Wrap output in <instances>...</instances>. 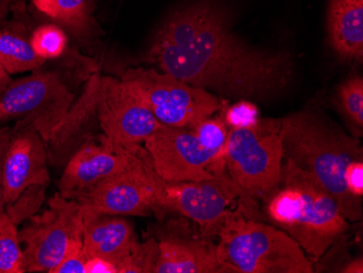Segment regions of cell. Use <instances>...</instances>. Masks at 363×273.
<instances>
[{"label":"cell","mask_w":363,"mask_h":273,"mask_svg":"<svg viewBox=\"0 0 363 273\" xmlns=\"http://www.w3.org/2000/svg\"><path fill=\"white\" fill-rule=\"evenodd\" d=\"M147 61L191 87L238 101L277 97L293 77L289 52L242 42L223 13L208 3L173 13L157 32Z\"/></svg>","instance_id":"6da1fadb"},{"label":"cell","mask_w":363,"mask_h":273,"mask_svg":"<svg viewBox=\"0 0 363 273\" xmlns=\"http://www.w3.org/2000/svg\"><path fill=\"white\" fill-rule=\"evenodd\" d=\"M283 159L307 171L334 197L348 221L362 219V203L345 187V167L363 158L360 140L350 135L315 106L279 118Z\"/></svg>","instance_id":"7a4b0ae2"},{"label":"cell","mask_w":363,"mask_h":273,"mask_svg":"<svg viewBox=\"0 0 363 273\" xmlns=\"http://www.w3.org/2000/svg\"><path fill=\"white\" fill-rule=\"evenodd\" d=\"M277 189L264 201V213L312 260H320L350 229L337 203L309 172L283 159Z\"/></svg>","instance_id":"3957f363"},{"label":"cell","mask_w":363,"mask_h":273,"mask_svg":"<svg viewBox=\"0 0 363 273\" xmlns=\"http://www.w3.org/2000/svg\"><path fill=\"white\" fill-rule=\"evenodd\" d=\"M218 254L234 273H313L315 268L303 248L283 230L246 217L240 203L218 235Z\"/></svg>","instance_id":"277c9868"},{"label":"cell","mask_w":363,"mask_h":273,"mask_svg":"<svg viewBox=\"0 0 363 273\" xmlns=\"http://www.w3.org/2000/svg\"><path fill=\"white\" fill-rule=\"evenodd\" d=\"M136 154L144 162L154 189L155 213H179L191 220L203 236L210 238L218 235L224 220L233 213L228 207L236 199H240V203L256 215V204L244 196L226 170L209 180L169 182L155 172L144 147L140 146Z\"/></svg>","instance_id":"5b68a950"},{"label":"cell","mask_w":363,"mask_h":273,"mask_svg":"<svg viewBox=\"0 0 363 273\" xmlns=\"http://www.w3.org/2000/svg\"><path fill=\"white\" fill-rule=\"evenodd\" d=\"M224 162L247 199L269 196L279 185L283 164L279 119L259 118L252 126L230 128Z\"/></svg>","instance_id":"8992f818"},{"label":"cell","mask_w":363,"mask_h":273,"mask_svg":"<svg viewBox=\"0 0 363 273\" xmlns=\"http://www.w3.org/2000/svg\"><path fill=\"white\" fill-rule=\"evenodd\" d=\"M121 79L133 85L160 123L191 128L226 107L225 101L155 69L130 68Z\"/></svg>","instance_id":"52a82bcc"},{"label":"cell","mask_w":363,"mask_h":273,"mask_svg":"<svg viewBox=\"0 0 363 273\" xmlns=\"http://www.w3.org/2000/svg\"><path fill=\"white\" fill-rule=\"evenodd\" d=\"M74 101L59 73L38 69L0 93V123L30 119L47 142Z\"/></svg>","instance_id":"ba28073f"},{"label":"cell","mask_w":363,"mask_h":273,"mask_svg":"<svg viewBox=\"0 0 363 273\" xmlns=\"http://www.w3.org/2000/svg\"><path fill=\"white\" fill-rule=\"evenodd\" d=\"M79 236H83L81 206L58 191L48 207L32 216L19 231L26 272L52 273L71 240Z\"/></svg>","instance_id":"9c48e42d"},{"label":"cell","mask_w":363,"mask_h":273,"mask_svg":"<svg viewBox=\"0 0 363 273\" xmlns=\"http://www.w3.org/2000/svg\"><path fill=\"white\" fill-rule=\"evenodd\" d=\"M97 116L101 135L116 150L136 154L160 122L135 87L124 79L101 77Z\"/></svg>","instance_id":"30bf717a"},{"label":"cell","mask_w":363,"mask_h":273,"mask_svg":"<svg viewBox=\"0 0 363 273\" xmlns=\"http://www.w3.org/2000/svg\"><path fill=\"white\" fill-rule=\"evenodd\" d=\"M144 148L155 172L169 182L209 180L226 170L224 155L207 150L191 128L161 124Z\"/></svg>","instance_id":"8fae6325"},{"label":"cell","mask_w":363,"mask_h":273,"mask_svg":"<svg viewBox=\"0 0 363 273\" xmlns=\"http://www.w3.org/2000/svg\"><path fill=\"white\" fill-rule=\"evenodd\" d=\"M74 201L83 213L96 215L143 217L156 209L150 175L138 154L124 170L104 179Z\"/></svg>","instance_id":"7c38bea8"},{"label":"cell","mask_w":363,"mask_h":273,"mask_svg":"<svg viewBox=\"0 0 363 273\" xmlns=\"http://www.w3.org/2000/svg\"><path fill=\"white\" fill-rule=\"evenodd\" d=\"M159 247L154 273H234L220 260L213 238L203 236L191 220H169L156 230Z\"/></svg>","instance_id":"4fadbf2b"},{"label":"cell","mask_w":363,"mask_h":273,"mask_svg":"<svg viewBox=\"0 0 363 273\" xmlns=\"http://www.w3.org/2000/svg\"><path fill=\"white\" fill-rule=\"evenodd\" d=\"M49 180L46 142L30 119L16 120L11 126L4 156L5 207L13 203L28 187L47 186Z\"/></svg>","instance_id":"5bb4252c"},{"label":"cell","mask_w":363,"mask_h":273,"mask_svg":"<svg viewBox=\"0 0 363 273\" xmlns=\"http://www.w3.org/2000/svg\"><path fill=\"white\" fill-rule=\"evenodd\" d=\"M101 73L96 71L87 79L79 99L73 101L67 115L46 142L48 165L61 168L86 143L97 138L98 89Z\"/></svg>","instance_id":"9a60e30c"},{"label":"cell","mask_w":363,"mask_h":273,"mask_svg":"<svg viewBox=\"0 0 363 273\" xmlns=\"http://www.w3.org/2000/svg\"><path fill=\"white\" fill-rule=\"evenodd\" d=\"M133 155L112 147L99 134L82 146L63 167L59 193L65 199H77L104 179L124 170Z\"/></svg>","instance_id":"2e32d148"},{"label":"cell","mask_w":363,"mask_h":273,"mask_svg":"<svg viewBox=\"0 0 363 273\" xmlns=\"http://www.w3.org/2000/svg\"><path fill=\"white\" fill-rule=\"evenodd\" d=\"M82 220L83 247L86 257H103L118 267L120 260L138 242L133 223L124 216L96 215L82 211Z\"/></svg>","instance_id":"e0dca14e"},{"label":"cell","mask_w":363,"mask_h":273,"mask_svg":"<svg viewBox=\"0 0 363 273\" xmlns=\"http://www.w3.org/2000/svg\"><path fill=\"white\" fill-rule=\"evenodd\" d=\"M328 35L332 48L346 60H363V0H330Z\"/></svg>","instance_id":"ac0fdd59"},{"label":"cell","mask_w":363,"mask_h":273,"mask_svg":"<svg viewBox=\"0 0 363 273\" xmlns=\"http://www.w3.org/2000/svg\"><path fill=\"white\" fill-rule=\"evenodd\" d=\"M40 59L30 46V36L21 24H0V68L9 75L42 68Z\"/></svg>","instance_id":"d6986e66"},{"label":"cell","mask_w":363,"mask_h":273,"mask_svg":"<svg viewBox=\"0 0 363 273\" xmlns=\"http://www.w3.org/2000/svg\"><path fill=\"white\" fill-rule=\"evenodd\" d=\"M38 11L71 30L77 38H87L93 30L89 0H30Z\"/></svg>","instance_id":"ffe728a7"},{"label":"cell","mask_w":363,"mask_h":273,"mask_svg":"<svg viewBox=\"0 0 363 273\" xmlns=\"http://www.w3.org/2000/svg\"><path fill=\"white\" fill-rule=\"evenodd\" d=\"M23 250L18 225L6 211L0 213V273H24Z\"/></svg>","instance_id":"44dd1931"},{"label":"cell","mask_w":363,"mask_h":273,"mask_svg":"<svg viewBox=\"0 0 363 273\" xmlns=\"http://www.w3.org/2000/svg\"><path fill=\"white\" fill-rule=\"evenodd\" d=\"M33 50L43 60H52L62 56L68 46V36L57 24H43L30 36Z\"/></svg>","instance_id":"7402d4cb"},{"label":"cell","mask_w":363,"mask_h":273,"mask_svg":"<svg viewBox=\"0 0 363 273\" xmlns=\"http://www.w3.org/2000/svg\"><path fill=\"white\" fill-rule=\"evenodd\" d=\"M159 247L156 238L136 242L130 252L118 264V273H154L158 262Z\"/></svg>","instance_id":"603a6c76"},{"label":"cell","mask_w":363,"mask_h":273,"mask_svg":"<svg viewBox=\"0 0 363 273\" xmlns=\"http://www.w3.org/2000/svg\"><path fill=\"white\" fill-rule=\"evenodd\" d=\"M338 99L345 116L362 132L363 79L359 75L348 77L338 89Z\"/></svg>","instance_id":"cb8c5ba5"},{"label":"cell","mask_w":363,"mask_h":273,"mask_svg":"<svg viewBox=\"0 0 363 273\" xmlns=\"http://www.w3.org/2000/svg\"><path fill=\"white\" fill-rule=\"evenodd\" d=\"M195 135L207 150L224 155L226 140H228V124L224 121L223 116L209 117L191 126Z\"/></svg>","instance_id":"d4e9b609"},{"label":"cell","mask_w":363,"mask_h":273,"mask_svg":"<svg viewBox=\"0 0 363 273\" xmlns=\"http://www.w3.org/2000/svg\"><path fill=\"white\" fill-rule=\"evenodd\" d=\"M45 187L46 185H33L26 189L13 203L6 206V213L16 225L40 211L45 199Z\"/></svg>","instance_id":"484cf974"},{"label":"cell","mask_w":363,"mask_h":273,"mask_svg":"<svg viewBox=\"0 0 363 273\" xmlns=\"http://www.w3.org/2000/svg\"><path fill=\"white\" fill-rule=\"evenodd\" d=\"M224 121L228 128L250 126L259 119V112L256 106L250 101H238L235 105L226 106L221 111Z\"/></svg>","instance_id":"4316f807"},{"label":"cell","mask_w":363,"mask_h":273,"mask_svg":"<svg viewBox=\"0 0 363 273\" xmlns=\"http://www.w3.org/2000/svg\"><path fill=\"white\" fill-rule=\"evenodd\" d=\"M85 262L83 236H79L71 240L65 256L52 273H85Z\"/></svg>","instance_id":"83f0119b"},{"label":"cell","mask_w":363,"mask_h":273,"mask_svg":"<svg viewBox=\"0 0 363 273\" xmlns=\"http://www.w3.org/2000/svg\"><path fill=\"white\" fill-rule=\"evenodd\" d=\"M345 187L350 196L362 203L363 197V158L354 159L345 167L342 174Z\"/></svg>","instance_id":"f1b7e54d"},{"label":"cell","mask_w":363,"mask_h":273,"mask_svg":"<svg viewBox=\"0 0 363 273\" xmlns=\"http://www.w3.org/2000/svg\"><path fill=\"white\" fill-rule=\"evenodd\" d=\"M85 273H118L117 264L103 257H86Z\"/></svg>","instance_id":"f546056e"},{"label":"cell","mask_w":363,"mask_h":273,"mask_svg":"<svg viewBox=\"0 0 363 273\" xmlns=\"http://www.w3.org/2000/svg\"><path fill=\"white\" fill-rule=\"evenodd\" d=\"M10 131H11V126H0V213L5 211L3 186V165L4 156H5L6 147H7L8 140H9Z\"/></svg>","instance_id":"4dcf8cb0"},{"label":"cell","mask_w":363,"mask_h":273,"mask_svg":"<svg viewBox=\"0 0 363 273\" xmlns=\"http://www.w3.org/2000/svg\"><path fill=\"white\" fill-rule=\"evenodd\" d=\"M26 0H0V24L5 23L12 10L23 4Z\"/></svg>","instance_id":"1f68e13d"},{"label":"cell","mask_w":363,"mask_h":273,"mask_svg":"<svg viewBox=\"0 0 363 273\" xmlns=\"http://www.w3.org/2000/svg\"><path fill=\"white\" fill-rule=\"evenodd\" d=\"M340 272L342 273H363V260L362 257L354 258L350 260L348 264H345Z\"/></svg>","instance_id":"d6a6232c"},{"label":"cell","mask_w":363,"mask_h":273,"mask_svg":"<svg viewBox=\"0 0 363 273\" xmlns=\"http://www.w3.org/2000/svg\"><path fill=\"white\" fill-rule=\"evenodd\" d=\"M11 81V77L8 73H6L3 69L0 68V93L9 85Z\"/></svg>","instance_id":"836d02e7"}]
</instances>
